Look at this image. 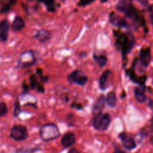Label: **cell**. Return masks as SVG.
Here are the masks:
<instances>
[{
    "label": "cell",
    "instance_id": "1",
    "mask_svg": "<svg viewBox=\"0 0 153 153\" xmlns=\"http://www.w3.org/2000/svg\"><path fill=\"white\" fill-rule=\"evenodd\" d=\"M117 10L122 12L128 19L132 21L133 23L138 26L142 24L143 17L134 8V6L128 0H120L116 6Z\"/></svg>",
    "mask_w": 153,
    "mask_h": 153
},
{
    "label": "cell",
    "instance_id": "2",
    "mask_svg": "<svg viewBox=\"0 0 153 153\" xmlns=\"http://www.w3.org/2000/svg\"><path fill=\"white\" fill-rule=\"evenodd\" d=\"M60 130L58 126L52 123L43 124L40 129V138L45 142H49L60 136Z\"/></svg>",
    "mask_w": 153,
    "mask_h": 153
},
{
    "label": "cell",
    "instance_id": "3",
    "mask_svg": "<svg viewBox=\"0 0 153 153\" xmlns=\"http://www.w3.org/2000/svg\"><path fill=\"white\" fill-rule=\"evenodd\" d=\"M134 43L135 40L131 34H122L117 40V46L123 56L128 54L132 50Z\"/></svg>",
    "mask_w": 153,
    "mask_h": 153
},
{
    "label": "cell",
    "instance_id": "4",
    "mask_svg": "<svg viewBox=\"0 0 153 153\" xmlns=\"http://www.w3.org/2000/svg\"><path fill=\"white\" fill-rule=\"evenodd\" d=\"M111 121V117L109 114L100 113L96 115L95 118L93 120V125L97 130L104 131L108 128Z\"/></svg>",
    "mask_w": 153,
    "mask_h": 153
},
{
    "label": "cell",
    "instance_id": "5",
    "mask_svg": "<svg viewBox=\"0 0 153 153\" xmlns=\"http://www.w3.org/2000/svg\"><path fill=\"white\" fill-rule=\"evenodd\" d=\"M28 130L22 124H16L10 130V137L16 141H22L28 137Z\"/></svg>",
    "mask_w": 153,
    "mask_h": 153
},
{
    "label": "cell",
    "instance_id": "6",
    "mask_svg": "<svg viewBox=\"0 0 153 153\" xmlns=\"http://www.w3.org/2000/svg\"><path fill=\"white\" fill-rule=\"evenodd\" d=\"M36 59L34 57V52L32 51H25L23 52L20 55V57L18 61V64L19 67L23 68H28L32 66L35 63Z\"/></svg>",
    "mask_w": 153,
    "mask_h": 153
},
{
    "label": "cell",
    "instance_id": "7",
    "mask_svg": "<svg viewBox=\"0 0 153 153\" xmlns=\"http://www.w3.org/2000/svg\"><path fill=\"white\" fill-rule=\"evenodd\" d=\"M69 79L72 82H76L79 86H85L88 82V77L81 70H74L69 75Z\"/></svg>",
    "mask_w": 153,
    "mask_h": 153
},
{
    "label": "cell",
    "instance_id": "8",
    "mask_svg": "<svg viewBox=\"0 0 153 153\" xmlns=\"http://www.w3.org/2000/svg\"><path fill=\"white\" fill-rule=\"evenodd\" d=\"M119 136L126 148L128 150H131L136 147L135 140L130 136H128L127 134L121 133L119 135Z\"/></svg>",
    "mask_w": 153,
    "mask_h": 153
},
{
    "label": "cell",
    "instance_id": "9",
    "mask_svg": "<svg viewBox=\"0 0 153 153\" xmlns=\"http://www.w3.org/2000/svg\"><path fill=\"white\" fill-rule=\"evenodd\" d=\"M106 98L104 95H100L96 100L95 104L93 106V112L94 115H98V114L102 113V111L104 109L105 105Z\"/></svg>",
    "mask_w": 153,
    "mask_h": 153
},
{
    "label": "cell",
    "instance_id": "10",
    "mask_svg": "<svg viewBox=\"0 0 153 153\" xmlns=\"http://www.w3.org/2000/svg\"><path fill=\"white\" fill-rule=\"evenodd\" d=\"M10 28V24L8 20H4L0 22V40L4 42L7 40L8 37V32Z\"/></svg>",
    "mask_w": 153,
    "mask_h": 153
},
{
    "label": "cell",
    "instance_id": "11",
    "mask_svg": "<svg viewBox=\"0 0 153 153\" xmlns=\"http://www.w3.org/2000/svg\"><path fill=\"white\" fill-rule=\"evenodd\" d=\"M140 61L142 65L144 66V67H147L149 65L151 61V52L149 48H143L140 50Z\"/></svg>",
    "mask_w": 153,
    "mask_h": 153
},
{
    "label": "cell",
    "instance_id": "12",
    "mask_svg": "<svg viewBox=\"0 0 153 153\" xmlns=\"http://www.w3.org/2000/svg\"><path fill=\"white\" fill-rule=\"evenodd\" d=\"M76 136L73 133L68 132L65 134L61 139V144L64 148H68L76 142Z\"/></svg>",
    "mask_w": 153,
    "mask_h": 153
},
{
    "label": "cell",
    "instance_id": "13",
    "mask_svg": "<svg viewBox=\"0 0 153 153\" xmlns=\"http://www.w3.org/2000/svg\"><path fill=\"white\" fill-rule=\"evenodd\" d=\"M134 96H135L136 100L140 103L146 101V88L144 86L140 85V86H137L134 88Z\"/></svg>",
    "mask_w": 153,
    "mask_h": 153
},
{
    "label": "cell",
    "instance_id": "14",
    "mask_svg": "<svg viewBox=\"0 0 153 153\" xmlns=\"http://www.w3.org/2000/svg\"><path fill=\"white\" fill-rule=\"evenodd\" d=\"M110 22L114 26L117 27H125L127 26V22L123 19L116 14L115 13H111L110 15Z\"/></svg>",
    "mask_w": 153,
    "mask_h": 153
},
{
    "label": "cell",
    "instance_id": "15",
    "mask_svg": "<svg viewBox=\"0 0 153 153\" xmlns=\"http://www.w3.org/2000/svg\"><path fill=\"white\" fill-rule=\"evenodd\" d=\"M50 33L46 29L38 30L36 32L35 35H34V38L38 40V41L41 42V43H45V42L48 41L49 38H50Z\"/></svg>",
    "mask_w": 153,
    "mask_h": 153
},
{
    "label": "cell",
    "instance_id": "16",
    "mask_svg": "<svg viewBox=\"0 0 153 153\" xmlns=\"http://www.w3.org/2000/svg\"><path fill=\"white\" fill-rule=\"evenodd\" d=\"M111 74V70H107L101 75L100 78V88L101 89L105 90L108 87V81L109 76Z\"/></svg>",
    "mask_w": 153,
    "mask_h": 153
},
{
    "label": "cell",
    "instance_id": "17",
    "mask_svg": "<svg viewBox=\"0 0 153 153\" xmlns=\"http://www.w3.org/2000/svg\"><path fill=\"white\" fill-rule=\"evenodd\" d=\"M11 27L14 31H20V30H22L25 27V22H24L23 19L19 16H16L15 19L13 20V22H12Z\"/></svg>",
    "mask_w": 153,
    "mask_h": 153
},
{
    "label": "cell",
    "instance_id": "18",
    "mask_svg": "<svg viewBox=\"0 0 153 153\" xmlns=\"http://www.w3.org/2000/svg\"><path fill=\"white\" fill-rule=\"evenodd\" d=\"M106 102L111 107H114L117 104V96L114 92H109L106 96Z\"/></svg>",
    "mask_w": 153,
    "mask_h": 153
},
{
    "label": "cell",
    "instance_id": "19",
    "mask_svg": "<svg viewBox=\"0 0 153 153\" xmlns=\"http://www.w3.org/2000/svg\"><path fill=\"white\" fill-rule=\"evenodd\" d=\"M38 1L44 3L49 11H55V0H38Z\"/></svg>",
    "mask_w": 153,
    "mask_h": 153
},
{
    "label": "cell",
    "instance_id": "20",
    "mask_svg": "<svg viewBox=\"0 0 153 153\" xmlns=\"http://www.w3.org/2000/svg\"><path fill=\"white\" fill-rule=\"evenodd\" d=\"M94 59L96 60L97 63L100 64V66L103 67L107 62V58L105 56H94Z\"/></svg>",
    "mask_w": 153,
    "mask_h": 153
},
{
    "label": "cell",
    "instance_id": "21",
    "mask_svg": "<svg viewBox=\"0 0 153 153\" xmlns=\"http://www.w3.org/2000/svg\"><path fill=\"white\" fill-rule=\"evenodd\" d=\"M7 105L4 102H1L0 103V117L4 116L7 114Z\"/></svg>",
    "mask_w": 153,
    "mask_h": 153
},
{
    "label": "cell",
    "instance_id": "22",
    "mask_svg": "<svg viewBox=\"0 0 153 153\" xmlns=\"http://www.w3.org/2000/svg\"><path fill=\"white\" fill-rule=\"evenodd\" d=\"M19 112H20V107H19V101H17L16 100V102H15V104H14V116H17L18 115H19Z\"/></svg>",
    "mask_w": 153,
    "mask_h": 153
},
{
    "label": "cell",
    "instance_id": "23",
    "mask_svg": "<svg viewBox=\"0 0 153 153\" xmlns=\"http://www.w3.org/2000/svg\"><path fill=\"white\" fill-rule=\"evenodd\" d=\"M94 1L95 0H80L78 4H79V6H85L94 2Z\"/></svg>",
    "mask_w": 153,
    "mask_h": 153
},
{
    "label": "cell",
    "instance_id": "24",
    "mask_svg": "<svg viewBox=\"0 0 153 153\" xmlns=\"http://www.w3.org/2000/svg\"><path fill=\"white\" fill-rule=\"evenodd\" d=\"M34 150L31 149V148H20V149L17 150L15 153H33Z\"/></svg>",
    "mask_w": 153,
    "mask_h": 153
},
{
    "label": "cell",
    "instance_id": "25",
    "mask_svg": "<svg viewBox=\"0 0 153 153\" xmlns=\"http://www.w3.org/2000/svg\"><path fill=\"white\" fill-rule=\"evenodd\" d=\"M143 136L144 135L143 134H138L135 136V142H140L143 139Z\"/></svg>",
    "mask_w": 153,
    "mask_h": 153
},
{
    "label": "cell",
    "instance_id": "26",
    "mask_svg": "<svg viewBox=\"0 0 153 153\" xmlns=\"http://www.w3.org/2000/svg\"><path fill=\"white\" fill-rule=\"evenodd\" d=\"M149 12H150L151 21H152V23L153 24V5L150 6V8H149Z\"/></svg>",
    "mask_w": 153,
    "mask_h": 153
},
{
    "label": "cell",
    "instance_id": "27",
    "mask_svg": "<svg viewBox=\"0 0 153 153\" xmlns=\"http://www.w3.org/2000/svg\"><path fill=\"white\" fill-rule=\"evenodd\" d=\"M68 153H80V152H79L77 148H71V150H70V152H69Z\"/></svg>",
    "mask_w": 153,
    "mask_h": 153
},
{
    "label": "cell",
    "instance_id": "28",
    "mask_svg": "<svg viewBox=\"0 0 153 153\" xmlns=\"http://www.w3.org/2000/svg\"><path fill=\"white\" fill-rule=\"evenodd\" d=\"M151 133H152V140H153V117L152 118V123H151Z\"/></svg>",
    "mask_w": 153,
    "mask_h": 153
},
{
    "label": "cell",
    "instance_id": "29",
    "mask_svg": "<svg viewBox=\"0 0 153 153\" xmlns=\"http://www.w3.org/2000/svg\"><path fill=\"white\" fill-rule=\"evenodd\" d=\"M137 1H138L139 2H140L141 4H147V0H137Z\"/></svg>",
    "mask_w": 153,
    "mask_h": 153
},
{
    "label": "cell",
    "instance_id": "30",
    "mask_svg": "<svg viewBox=\"0 0 153 153\" xmlns=\"http://www.w3.org/2000/svg\"><path fill=\"white\" fill-rule=\"evenodd\" d=\"M15 1H16V0H8V2L10 5H12V4L15 2Z\"/></svg>",
    "mask_w": 153,
    "mask_h": 153
},
{
    "label": "cell",
    "instance_id": "31",
    "mask_svg": "<svg viewBox=\"0 0 153 153\" xmlns=\"http://www.w3.org/2000/svg\"><path fill=\"white\" fill-rule=\"evenodd\" d=\"M114 153H124V152H123L121 151H116Z\"/></svg>",
    "mask_w": 153,
    "mask_h": 153
},
{
    "label": "cell",
    "instance_id": "32",
    "mask_svg": "<svg viewBox=\"0 0 153 153\" xmlns=\"http://www.w3.org/2000/svg\"><path fill=\"white\" fill-rule=\"evenodd\" d=\"M152 83H153V78H152Z\"/></svg>",
    "mask_w": 153,
    "mask_h": 153
}]
</instances>
